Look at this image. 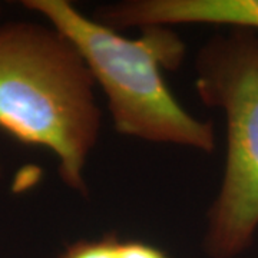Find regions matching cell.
<instances>
[{
  "label": "cell",
  "instance_id": "cell-6",
  "mask_svg": "<svg viewBox=\"0 0 258 258\" xmlns=\"http://www.w3.org/2000/svg\"><path fill=\"white\" fill-rule=\"evenodd\" d=\"M119 258H169L161 248L142 241H120Z\"/></svg>",
  "mask_w": 258,
  "mask_h": 258
},
{
  "label": "cell",
  "instance_id": "cell-1",
  "mask_svg": "<svg viewBox=\"0 0 258 258\" xmlns=\"http://www.w3.org/2000/svg\"><path fill=\"white\" fill-rule=\"evenodd\" d=\"M95 86L78 49L50 25L0 26V128L50 151L64 185L79 194L101 134Z\"/></svg>",
  "mask_w": 258,
  "mask_h": 258
},
{
  "label": "cell",
  "instance_id": "cell-2",
  "mask_svg": "<svg viewBox=\"0 0 258 258\" xmlns=\"http://www.w3.org/2000/svg\"><path fill=\"white\" fill-rule=\"evenodd\" d=\"M22 6L43 16L78 49L106 96L118 134L214 151L212 122L185 111L164 78V71H176L186 55V45L174 29L147 26L131 39L85 16L68 0H23Z\"/></svg>",
  "mask_w": 258,
  "mask_h": 258
},
{
  "label": "cell",
  "instance_id": "cell-3",
  "mask_svg": "<svg viewBox=\"0 0 258 258\" xmlns=\"http://www.w3.org/2000/svg\"><path fill=\"white\" fill-rule=\"evenodd\" d=\"M195 91L225 116L224 174L207 214L203 248L210 258H235L258 230V33L230 28L211 36L195 59Z\"/></svg>",
  "mask_w": 258,
  "mask_h": 258
},
{
  "label": "cell",
  "instance_id": "cell-4",
  "mask_svg": "<svg viewBox=\"0 0 258 258\" xmlns=\"http://www.w3.org/2000/svg\"><path fill=\"white\" fill-rule=\"evenodd\" d=\"M93 19L113 29L217 25L258 33V0H123L102 5Z\"/></svg>",
  "mask_w": 258,
  "mask_h": 258
},
{
  "label": "cell",
  "instance_id": "cell-5",
  "mask_svg": "<svg viewBox=\"0 0 258 258\" xmlns=\"http://www.w3.org/2000/svg\"><path fill=\"white\" fill-rule=\"evenodd\" d=\"M119 244L116 234H106L98 240L76 241L56 258H119Z\"/></svg>",
  "mask_w": 258,
  "mask_h": 258
},
{
  "label": "cell",
  "instance_id": "cell-7",
  "mask_svg": "<svg viewBox=\"0 0 258 258\" xmlns=\"http://www.w3.org/2000/svg\"><path fill=\"white\" fill-rule=\"evenodd\" d=\"M0 174H2V168H0Z\"/></svg>",
  "mask_w": 258,
  "mask_h": 258
}]
</instances>
